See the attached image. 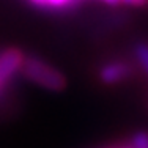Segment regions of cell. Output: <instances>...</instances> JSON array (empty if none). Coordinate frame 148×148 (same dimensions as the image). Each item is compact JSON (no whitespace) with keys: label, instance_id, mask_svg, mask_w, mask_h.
Instances as JSON below:
<instances>
[{"label":"cell","instance_id":"3","mask_svg":"<svg viewBox=\"0 0 148 148\" xmlns=\"http://www.w3.org/2000/svg\"><path fill=\"white\" fill-rule=\"evenodd\" d=\"M136 74V66L125 60H114L103 65L98 71V79L104 85H117Z\"/></svg>","mask_w":148,"mask_h":148},{"label":"cell","instance_id":"9","mask_svg":"<svg viewBox=\"0 0 148 148\" xmlns=\"http://www.w3.org/2000/svg\"><path fill=\"white\" fill-rule=\"evenodd\" d=\"M106 148H114V147H106Z\"/></svg>","mask_w":148,"mask_h":148},{"label":"cell","instance_id":"5","mask_svg":"<svg viewBox=\"0 0 148 148\" xmlns=\"http://www.w3.org/2000/svg\"><path fill=\"white\" fill-rule=\"evenodd\" d=\"M134 57H136L137 65L148 76V43L147 41H137L134 44Z\"/></svg>","mask_w":148,"mask_h":148},{"label":"cell","instance_id":"6","mask_svg":"<svg viewBox=\"0 0 148 148\" xmlns=\"http://www.w3.org/2000/svg\"><path fill=\"white\" fill-rule=\"evenodd\" d=\"M129 148H148V131L134 132L128 140Z\"/></svg>","mask_w":148,"mask_h":148},{"label":"cell","instance_id":"7","mask_svg":"<svg viewBox=\"0 0 148 148\" xmlns=\"http://www.w3.org/2000/svg\"><path fill=\"white\" fill-rule=\"evenodd\" d=\"M148 0H121V3L125 5H131V6H143Z\"/></svg>","mask_w":148,"mask_h":148},{"label":"cell","instance_id":"4","mask_svg":"<svg viewBox=\"0 0 148 148\" xmlns=\"http://www.w3.org/2000/svg\"><path fill=\"white\" fill-rule=\"evenodd\" d=\"M84 0H44V8L47 11H69L82 3Z\"/></svg>","mask_w":148,"mask_h":148},{"label":"cell","instance_id":"2","mask_svg":"<svg viewBox=\"0 0 148 148\" xmlns=\"http://www.w3.org/2000/svg\"><path fill=\"white\" fill-rule=\"evenodd\" d=\"M24 60L25 57H24L22 51L17 47H8L0 52V90L5 91L13 76L22 71Z\"/></svg>","mask_w":148,"mask_h":148},{"label":"cell","instance_id":"1","mask_svg":"<svg viewBox=\"0 0 148 148\" xmlns=\"http://www.w3.org/2000/svg\"><path fill=\"white\" fill-rule=\"evenodd\" d=\"M21 73L24 74L25 79H29L30 82L36 84L46 90L62 91L66 88V77L58 69L46 63L43 58L35 57V55L25 57Z\"/></svg>","mask_w":148,"mask_h":148},{"label":"cell","instance_id":"8","mask_svg":"<svg viewBox=\"0 0 148 148\" xmlns=\"http://www.w3.org/2000/svg\"><path fill=\"white\" fill-rule=\"evenodd\" d=\"M104 3H107V5H112V6H115V5H120L121 3V0H103Z\"/></svg>","mask_w":148,"mask_h":148}]
</instances>
